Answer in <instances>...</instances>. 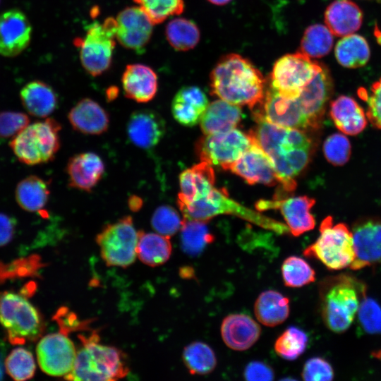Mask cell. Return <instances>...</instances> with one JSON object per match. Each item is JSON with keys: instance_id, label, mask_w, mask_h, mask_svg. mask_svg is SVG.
Instances as JSON below:
<instances>
[{"instance_id": "cell-1", "label": "cell", "mask_w": 381, "mask_h": 381, "mask_svg": "<svg viewBox=\"0 0 381 381\" xmlns=\"http://www.w3.org/2000/svg\"><path fill=\"white\" fill-rule=\"evenodd\" d=\"M254 116L258 126L251 133L272 162L282 188L294 190L295 177L310 160V139L302 130L279 126Z\"/></svg>"}, {"instance_id": "cell-2", "label": "cell", "mask_w": 381, "mask_h": 381, "mask_svg": "<svg viewBox=\"0 0 381 381\" xmlns=\"http://www.w3.org/2000/svg\"><path fill=\"white\" fill-rule=\"evenodd\" d=\"M212 95L229 103L248 106L261 104L265 96V80L246 59L230 54L220 59L210 75Z\"/></svg>"}, {"instance_id": "cell-3", "label": "cell", "mask_w": 381, "mask_h": 381, "mask_svg": "<svg viewBox=\"0 0 381 381\" xmlns=\"http://www.w3.org/2000/svg\"><path fill=\"white\" fill-rule=\"evenodd\" d=\"M82 346L77 351L68 380L111 381L126 377L129 368L126 354L120 349L99 343L93 331L88 337L80 336Z\"/></svg>"}, {"instance_id": "cell-4", "label": "cell", "mask_w": 381, "mask_h": 381, "mask_svg": "<svg viewBox=\"0 0 381 381\" xmlns=\"http://www.w3.org/2000/svg\"><path fill=\"white\" fill-rule=\"evenodd\" d=\"M178 206L183 218L186 219L208 222L218 214H226L236 215L264 229H271L279 234L289 231V228L284 224L230 199L224 189L214 188L206 196L188 204H179Z\"/></svg>"}, {"instance_id": "cell-5", "label": "cell", "mask_w": 381, "mask_h": 381, "mask_svg": "<svg viewBox=\"0 0 381 381\" xmlns=\"http://www.w3.org/2000/svg\"><path fill=\"white\" fill-rule=\"evenodd\" d=\"M326 285L322 296L323 320L332 332H344L355 318L365 289L347 276L334 277Z\"/></svg>"}, {"instance_id": "cell-6", "label": "cell", "mask_w": 381, "mask_h": 381, "mask_svg": "<svg viewBox=\"0 0 381 381\" xmlns=\"http://www.w3.org/2000/svg\"><path fill=\"white\" fill-rule=\"evenodd\" d=\"M60 123L52 118L28 124L10 142L18 159L32 166L53 160L60 148Z\"/></svg>"}, {"instance_id": "cell-7", "label": "cell", "mask_w": 381, "mask_h": 381, "mask_svg": "<svg viewBox=\"0 0 381 381\" xmlns=\"http://www.w3.org/2000/svg\"><path fill=\"white\" fill-rule=\"evenodd\" d=\"M0 322L12 344L37 340L44 329L38 310L23 295L13 291L0 293Z\"/></svg>"}, {"instance_id": "cell-8", "label": "cell", "mask_w": 381, "mask_h": 381, "mask_svg": "<svg viewBox=\"0 0 381 381\" xmlns=\"http://www.w3.org/2000/svg\"><path fill=\"white\" fill-rule=\"evenodd\" d=\"M320 235L303 251L306 257L315 258L329 270H339L350 267L355 253L351 231L343 223L333 224L332 217L323 219Z\"/></svg>"}, {"instance_id": "cell-9", "label": "cell", "mask_w": 381, "mask_h": 381, "mask_svg": "<svg viewBox=\"0 0 381 381\" xmlns=\"http://www.w3.org/2000/svg\"><path fill=\"white\" fill-rule=\"evenodd\" d=\"M115 32V18L109 17L102 23L93 22L87 26L84 37L75 39L80 63L92 76L100 75L110 68L116 40Z\"/></svg>"}, {"instance_id": "cell-10", "label": "cell", "mask_w": 381, "mask_h": 381, "mask_svg": "<svg viewBox=\"0 0 381 381\" xmlns=\"http://www.w3.org/2000/svg\"><path fill=\"white\" fill-rule=\"evenodd\" d=\"M322 67L301 52L286 54L273 66L270 87L285 98L295 99Z\"/></svg>"}, {"instance_id": "cell-11", "label": "cell", "mask_w": 381, "mask_h": 381, "mask_svg": "<svg viewBox=\"0 0 381 381\" xmlns=\"http://www.w3.org/2000/svg\"><path fill=\"white\" fill-rule=\"evenodd\" d=\"M138 232L131 217H123L107 224L97 234L98 244L102 259L109 266L126 267L137 256Z\"/></svg>"}, {"instance_id": "cell-12", "label": "cell", "mask_w": 381, "mask_h": 381, "mask_svg": "<svg viewBox=\"0 0 381 381\" xmlns=\"http://www.w3.org/2000/svg\"><path fill=\"white\" fill-rule=\"evenodd\" d=\"M253 136L238 129L207 134L198 139L195 152L201 162L228 169L251 145Z\"/></svg>"}, {"instance_id": "cell-13", "label": "cell", "mask_w": 381, "mask_h": 381, "mask_svg": "<svg viewBox=\"0 0 381 381\" xmlns=\"http://www.w3.org/2000/svg\"><path fill=\"white\" fill-rule=\"evenodd\" d=\"M41 370L55 377H65L73 369L76 349L67 334L60 331L42 337L36 348Z\"/></svg>"}, {"instance_id": "cell-14", "label": "cell", "mask_w": 381, "mask_h": 381, "mask_svg": "<svg viewBox=\"0 0 381 381\" xmlns=\"http://www.w3.org/2000/svg\"><path fill=\"white\" fill-rule=\"evenodd\" d=\"M116 40L124 48L143 53L149 43L153 23L139 6H128L115 18Z\"/></svg>"}, {"instance_id": "cell-15", "label": "cell", "mask_w": 381, "mask_h": 381, "mask_svg": "<svg viewBox=\"0 0 381 381\" xmlns=\"http://www.w3.org/2000/svg\"><path fill=\"white\" fill-rule=\"evenodd\" d=\"M355 258L352 270L381 264V219L365 217L352 227Z\"/></svg>"}, {"instance_id": "cell-16", "label": "cell", "mask_w": 381, "mask_h": 381, "mask_svg": "<svg viewBox=\"0 0 381 381\" xmlns=\"http://www.w3.org/2000/svg\"><path fill=\"white\" fill-rule=\"evenodd\" d=\"M333 92V82L327 68H322L295 99L308 121L310 128L320 126L327 102Z\"/></svg>"}, {"instance_id": "cell-17", "label": "cell", "mask_w": 381, "mask_h": 381, "mask_svg": "<svg viewBox=\"0 0 381 381\" xmlns=\"http://www.w3.org/2000/svg\"><path fill=\"white\" fill-rule=\"evenodd\" d=\"M251 135L253 143L250 147L228 169L244 179L249 184L274 186L279 183V180L273 163Z\"/></svg>"}, {"instance_id": "cell-18", "label": "cell", "mask_w": 381, "mask_h": 381, "mask_svg": "<svg viewBox=\"0 0 381 381\" xmlns=\"http://www.w3.org/2000/svg\"><path fill=\"white\" fill-rule=\"evenodd\" d=\"M315 200L307 196L291 197L284 200H259L255 207L259 211L279 209L291 234L298 236L315 227L310 209Z\"/></svg>"}, {"instance_id": "cell-19", "label": "cell", "mask_w": 381, "mask_h": 381, "mask_svg": "<svg viewBox=\"0 0 381 381\" xmlns=\"http://www.w3.org/2000/svg\"><path fill=\"white\" fill-rule=\"evenodd\" d=\"M32 26L25 14L18 9H10L0 14V54L13 57L29 45Z\"/></svg>"}, {"instance_id": "cell-20", "label": "cell", "mask_w": 381, "mask_h": 381, "mask_svg": "<svg viewBox=\"0 0 381 381\" xmlns=\"http://www.w3.org/2000/svg\"><path fill=\"white\" fill-rule=\"evenodd\" d=\"M261 104L263 110L255 112L254 115L260 116L270 123L300 130L310 128L296 100L281 96L270 87L265 93Z\"/></svg>"}, {"instance_id": "cell-21", "label": "cell", "mask_w": 381, "mask_h": 381, "mask_svg": "<svg viewBox=\"0 0 381 381\" xmlns=\"http://www.w3.org/2000/svg\"><path fill=\"white\" fill-rule=\"evenodd\" d=\"M126 131L133 144L140 148L150 150L163 138L166 132V123L155 111L140 109L131 115Z\"/></svg>"}, {"instance_id": "cell-22", "label": "cell", "mask_w": 381, "mask_h": 381, "mask_svg": "<svg viewBox=\"0 0 381 381\" xmlns=\"http://www.w3.org/2000/svg\"><path fill=\"white\" fill-rule=\"evenodd\" d=\"M66 172L70 187L90 192L102 179L104 164L96 153L83 152L69 159Z\"/></svg>"}, {"instance_id": "cell-23", "label": "cell", "mask_w": 381, "mask_h": 381, "mask_svg": "<svg viewBox=\"0 0 381 381\" xmlns=\"http://www.w3.org/2000/svg\"><path fill=\"white\" fill-rule=\"evenodd\" d=\"M215 175L212 165L200 162L179 175L177 204H188L208 195L214 188Z\"/></svg>"}, {"instance_id": "cell-24", "label": "cell", "mask_w": 381, "mask_h": 381, "mask_svg": "<svg viewBox=\"0 0 381 381\" xmlns=\"http://www.w3.org/2000/svg\"><path fill=\"white\" fill-rule=\"evenodd\" d=\"M124 94L137 102H147L157 94L158 79L155 71L143 64L126 66L121 77Z\"/></svg>"}, {"instance_id": "cell-25", "label": "cell", "mask_w": 381, "mask_h": 381, "mask_svg": "<svg viewBox=\"0 0 381 381\" xmlns=\"http://www.w3.org/2000/svg\"><path fill=\"white\" fill-rule=\"evenodd\" d=\"M260 327L249 315L230 314L222 321L221 334L225 344L236 351L250 348L259 339Z\"/></svg>"}, {"instance_id": "cell-26", "label": "cell", "mask_w": 381, "mask_h": 381, "mask_svg": "<svg viewBox=\"0 0 381 381\" xmlns=\"http://www.w3.org/2000/svg\"><path fill=\"white\" fill-rule=\"evenodd\" d=\"M209 104L204 92L196 86L180 88L171 102L174 119L184 126H195Z\"/></svg>"}, {"instance_id": "cell-27", "label": "cell", "mask_w": 381, "mask_h": 381, "mask_svg": "<svg viewBox=\"0 0 381 381\" xmlns=\"http://www.w3.org/2000/svg\"><path fill=\"white\" fill-rule=\"evenodd\" d=\"M68 119L73 129L87 135H99L109 126L108 112L90 98L80 100L68 112Z\"/></svg>"}, {"instance_id": "cell-28", "label": "cell", "mask_w": 381, "mask_h": 381, "mask_svg": "<svg viewBox=\"0 0 381 381\" xmlns=\"http://www.w3.org/2000/svg\"><path fill=\"white\" fill-rule=\"evenodd\" d=\"M325 22L333 35L344 37L361 28L363 12L351 0H334L326 9Z\"/></svg>"}, {"instance_id": "cell-29", "label": "cell", "mask_w": 381, "mask_h": 381, "mask_svg": "<svg viewBox=\"0 0 381 381\" xmlns=\"http://www.w3.org/2000/svg\"><path fill=\"white\" fill-rule=\"evenodd\" d=\"M329 114L337 128L349 135L361 133L368 123L363 109L353 98L346 95L331 102Z\"/></svg>"}, {"instance_id": "cell-30", "label": "cell", "mask_w": 381, "mask_h": 381, "mask_svg": "<svg viewBox=\"0 0 381 381\" xmlns=\"http://www.w3.org/2000/svg\"><path fill=\"white\" fill-rule=\"evenodd\" d=\"M241 116L239 106L217 99L209 104L203 112L200 128L205 135L229 131L236 127Z\"/></svg>"}, {"instance_id": "cell-31", "label": "cell", "mask_w": 381, "mask_h": 381, "mask_svg": "<svg viewBox=\"0 0 381 381\" xmlns=\"http://www.w3.org/2000/svg\"><path fill=\"white\" fill-rule=\"evenodd\" d=\"M23 107L32 116L45 118L52 114L58 105V97L54 90L41 80H32L25 84L20 92Z\"/></svg>"}, {"instance_id": "cell-32", "label": "cell", "mask_w": 381, "mask_h": 381, "mask_svg": "<svg viewBox=\"0 0 381 381\" xmlns=\"http://www.w3.org/2000/svg\"><path fill=\"white\" fill-rule=\"evenodd\" d=\"M254 312L258 320L268 327L284 322L289 315V300L281 293L267 290L255 301Z\"/></svg>"}, {"instance_id": "cell-33", "label": "cell", "mask_w": 381, "mask_h": 381, "mask_svg": "<svg viewBox=\"0 0 381 381\" xmlns=\"http://www.w3.org/2000/svg\"><path fill=\"white\" fill-rule=\"evenodd\" d=\"M49 195V183L35 175L28 176L19 181L15 190L18 205L30 212L42 210L48 202Z\"/></svg>"}, {"instance_id": "cell-34", "label": "cell", "mask_w": 381, "mask_h": 381, "mask_svg": "<svg viewBox=\"0 0 381 381\" xmlns=\"http://www.w3.org/2000/svg\"><path fill=\"white\" fill-rule=\"evenodd\" d=\"M169 238L155 233L138 231L136 253L145 265L155 267L166 262L171 253Z\"/></svg>"}, {"instance_id": "cell-35", "label": "cell", "mask_w": 381, "mask_h": 381, "mask_svg": "<svg viewBox=\"0 0 381 381\" xmlns=\"http://www.w3.org/2000/svg\"><path fill=\"white\" fill-rule=\"evenodd\" d=\"M338 63L344 67L356 68L365 66L370 56L367 40L355 33L344 36L338 41L334 49Z\"/></svg>"}, {"instance_id": "cell-36", "label": "cell", "mask_w": 381, "mask_h": 381, "mask_svg": "<svg viewBox=\"0 0 381 381\" xmlns=\"http://www.w3.org/2000/svg\"><path fill=\"white\" fill-rule=\"evenodd\" d=\"M165 35L170 46L179 52L193 49L200 37L197 25L185 18H176L170 20L166 26Z\"/></svg>"}, {"instance_id": "cell-37", "label": "cell", "mask_w": 381, "mask_h": 381, "mask_svg": "<svg viewBox=\"0 0 381 381\" xmlns=\"http://www.w3.org/2000/svg\"><path fill=\"white\" fill-rule=\"evenodd\" d=\"M207 222L183 218L181 229V243L185 253L197 255L214 241V236L210 232Z\"/></svg>"}, {"instance_id": "cell-38", "label": "cell", "mask_w": 381, "mask_h": 381, "mask_svg": "<svg viewBox=\"0 0 381 381\" xmlns=\"http://www.w3.org/2000/svg\"><path fill=\"white\" fill-rule=\"evenodd\" d=\"M333 34L325 25L315 24L305 31L300 52L308 57L320 58L327 54L333 46Z\"/></svg>"}, {"instance_id": "cell-39", "label": "cell", "mask_w": 381, "mask_h": 381, "mask_svg": "<svg viewBox=\"0 0 381 381\" xmlns=\"http://www.w3.org/2000/svg\"><path fill=\"white\" fill-rule=\"evenodd\" d=\"M183 361L193 375H206L217 365L213 350L206 344L195 341L188 344L183 351Z\"/></svg>"}, {"instance_id": "cell-40", "label": "cell", "mask_w": 381, "mask_h": 381, "mask_svg": "<svg viewBox=\"0 0 381 381\" xmlns=\"http://www.w3.org/2000/svg\"><path fill=\"white\" fill-rule=\"evenodd\" d=\"M284 282L289 287H301L313 282L315 272L303 258L290 256L285 259L282 266Z\"/></svg>"}, {"instance_id": "cell-41", "label": "cell", "mask_w": 381, "mask_h": 381, "mask_svg": "<svg viewBox=\"0 0 381 381\" xmlns=\"http://www.w3.org/2000/svg\"><path fill=\"white\" fill-rule=\"evenodd\" d=\"M4 367L7 374L15 380L30 379L34 376L36 370L32 353L22 347L11 351L5 358Z\"/></svg>"}, {"instance_id": "cell-42", "label": "cell", "mask_w": 381, "mask_h": 381, "mask_svg": "<svg viewBox=\"0 0 381 381\" xmlns=\"http://www.w3.org/2000/svg\"><path fill=\"white\" fill-rule=\"evenodd\" d=\"M307 342L308 337L303 331L290 327L277 338L274 350L282 358L293 361L304 352Z\"/></svg>"}, {"instance_id": "cell-43", "label": "cell", "mask_w": 381, "mask_h": 381, "mask_svg": "<svg viewBox=\"0 0 381 381\" xmlns=\"http://www.w3.org/2000/svg\"><path fill=\"white\" fill-rule=\"evenodd\" d=\"M145 13L153 24L164 22L168 18L181 14L184 10L183 0H133Z\"/></svg>"}, {"instance_id": "cell-44", "label": "cell", "mask_w": 381, "mask_h": 381, "mask_svg": "<svg viewBox=\"0 0 381 381\" xmlns=\"http://www.w3.org/2000/svg\"><path fill=\"white\" fill-rule=\"evenodd\" d=\"M183 222L179 212L171 206L162 205L154 212L151 224L155 231L171 237L181 230Z\"/></svg>"}, {"instance_id": "cell-45", "label": "cell", "mask_w": 381, "mask_h": 381, "mask_svg": "<svg viewBox=\"0 0 381 381\" xmlns=\"http://www.w3.org/2000/svg\"><path fill=\"white\" fill-rule=\"evenodd\" d=\"M357 313L363 330L368 334H381V307L374 299L364 295Z\"/></svg>"}, {"instance_id": "cell-46", "label": "cell", "mask_w": 381, "mask_h": 381, "mask_svg": "<svg viewBox=\"0 0 381 381\" xmlns=\"http://www.w3.org/2000/svg\"><path fill=\"white\" fill-rule=\"evenodd\" d=\"M323 152L327 161L334 166L345 164L351 157L350 141L343 134L329 135L324 143Z\"/></svg>"}, {"instance_id": "cell-47", "label": "cell", "mask_w": 381, "mask_h": 381, "mask_svg": "<svg viewBox=\"0 0 381 381\" xmlns=\"http://www.w3.org/2000/svg\"><path fill=\"white\" fill-rule=\"evenodd\" d=\"M358 95L367 103L365 115L368 121L374 128L381 130V78L370 86L369 91L361 88Z\"/></svg>"}, {"instance_id": "cell-48", "label": "cell", "mask_w": 381, "mask_h": 381, "mask_svg": "<svg viewBox=\"0 0 381 381\" xmlns=\"http://www.w3.org/2000/svg\"><path fill=\"white\" fill-rule=\"evenodd\" d=\"M30 123L27 114L16 111L0 112V138H13Z\"/></svg>"}, {"instance_id": "cell-49", "label": "cell", "mask_w": 381, "mask_h": 381, "mask_svg": "<svg viewBox=\"0 0 381 381\" xmlns=\"http://www.w3.org/2000/svg\"><path fill=\"white\" fill-rule=\"evenodd\" d=\"M302 377L306 381L332 380L334 372L331 365L324 358L314 357L304 364Z\"/></svg>"}, {"instance_id": "cell-50", "label": "cell", "mask_w": 381, "mask_h": 381, "mask_svg": "<svg viewBox=\"0 0 381 381\" xmlns=\"http://www.w3.org/2000/svg\"><path fill=\"white\" fill-rule=\"evenodd\" d=\"M244 377L249 381H270L274 379V371L267 364L261 361H252L245 368Z\"/></svg>"}, {"instance_id": "cell-51", "label": "cell", "mask_w": 381, "mask_h": 381, "mask_svg": "<svg viewBox=\"0 0 381 381\" xmlns=\"http://www.w3.org/2000/svg\"><path fill=\"white\" fill-rule=\"evenodd\" d=\"M16 226V219L0 212V247L8 244L13 238Z\"/></svg>"}, {"instance_id": "cell-52", "label": "cell", "mask_w": 381, "mask_h": 381, "mask_svg": "<svg viewBox=\"0 0 381 381\" xmlns=\"http://www.w3.org/2000/svg\"><path fill=\"white\" fill-rule=\"evenodd\" d=\"M6 353V344L0 339V380H2L4 377V368Z\"/></svg>"}, {"instance_id": "cell-53", "label": "cell", "mask_w": 381, "mask_h": 381, "mask_svg": "<svg viewBox=\"0 0 381 381\" xmlns=\"http://www.w3.org/2000/svg\"><path fill=\"white\" fill-rule=\"evenodd\" d=\"M142 205V200L137 196H132L129 199V207L133 211L138 210Z\"/></svg>"}, {"instance_id": "cell-54", "label": "cell", "mask_w": 381, "mask_h": 381, "mask_svg": "<svg viewBox=\"0 0 381 381\" xmlns=\"http://www.w3.org/2000/svg\"><path fill=\"white\" fill-rule=\"evenodd\" d=\"M210 3L217 5H223L229 3L231 0H208Z\"/></svg>"}]
</instances>
